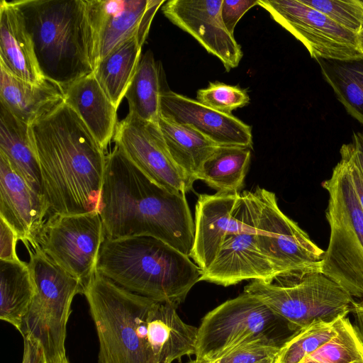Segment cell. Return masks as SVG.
I'll return each instance as SVG.
<instances>
[{
	"label": "cell",
	"instance_id": "obj_3",
	"mask_svg": "<svg viewBox=\"0 0 363 363\" xmlns=\"http://www.w3.org/2000/svg\"><path fill=\"white\" fill-rule=\"evenodd\" d=\"M96 272L131 292L177 308L202 275L190 257L145 235L105 238Z\"/></svg>",
	"mask_w": 363,
	"mask_h": 363
},
{
	"label": "cell",
	"instance_id": "obj_46",
	"mask_svg": "<svg viewBox=\"0 0 363 363\" xmlns=\"http://www.w3.org/2000/svg\"><path fill=\"white\" fill-rule=\"evenodd\" d=\"M353 363H363V361L355 362H353Z\"/></svg>",
	"mask_w": 363,
	"mask_h": 363
},
{
	"label": "cell",
	"instance_id": "obj_25",
	"mask_svg": "<svg viewBox=\"0 0 363 363\" xmlns=\"http://www.w3.org/2000/svg\"><path fill=\"white\" fill-rule=\"evenodd\" d=\"M0 152L6 156L13 169L35 191L44 196L40 169L30 137L29 125L17 118L1 105Z\"/></svg>",
	"mask_w": 363,
	"mask_h": 363
},
{
	"label": "cell",
	"instance_id": "obj_39",
	"mask_svg": "<svg viewBox=\"0 0 363 363\" xmlns=\"http://www.w3.org/2000/svg\"><path fill=\"white\" fill-rule=\"evenodd\" d=\"M24 352L22 363H48L40 342L30 337L24 336Z\"/></svg>",
	"mask_w": 363,
	"mask_h": 363
},
{
	"label": "cell",
	"instance_id": "obj_19",
	"mask_svg": "<svg viewBox=\"0 0 363 363\" xmlns=\"http://www.w3.org/2000/svg\"><path fill=\"white\" fill-rule=\"evenodd\" d=\"M240 192L199 194L195 208L194 241L190 257L201 269L216 258L235 225L234 209Z\"/></svg>",
	"mask_w": 363,
	"mask_h": 363
},
{
	"label": "cell",
	"instance_id": "obj_45",
	"mask_svg": "<svg viewBox=\"0 0 363 363\" xmlns=\"http://www.w3.org/2000/svg\"><path fill=\"white\" fill-rule=\"evenodd\" d=\"M302 363H319V362H315V361H308V362H302Z\"/></svg>",
	"mask_w": 363,
	"mask_h": 363
},
{
	"label": "cell",
	"instance_id": "obj_36",
	"mask_svg": "<svg viewBox=\"0 0 363 363\" xmlns=\"http://www.w3.org/2000/svg\"><path fill=\"white\" fill-rule=\"evenodd\" d=\"M258 5V0H223L220 13L223 22L232 35L238 22L251 8Z\"/></svg>",
	"mask_w": 363,
	"mask_h": 363
},
{
	"label": "cell",
	"instance_id": "obj_23",
	"mask_svg": "<svg viewBox=\"0 0 363 363\" xmlns=\"http://www.w3.org/2000/svg\"><path fill=\"white\" fill-rule=\"evenodd\" d=\"M63 101V89L52 81L30 83L0 67V104L29 125Z\"/></svg>",
	"mask_w": 363,
	"mask_h": 363
},
{
	"label": "cell",
	"instance_id": "obj_5",
	"mask_svg": "<svg viewBox=\"0 0 363 363\" xmlns=\"http://www.w3.org/2000/svg\"><path fill=\"white\" fill-rule=\"evenodd\" d=\"M83 294L99 338V363H157L147 329V315L155 300L96 272L85 284Z\"/></svg>",
	"mask_w": 363,
	"mask_h": 363
},
{
	"label": "cell",
	"instance_id": "obj_43",
	"mask_svg": "<svg viewBox=\"0 0 363 363\" xmlns=\"http://www.w3.org/2000/svg\"><path fill=\"white\" fill-rule=\"evenodd\" d=\"M189 363H209V362L201 361V360L195 359L191 360Z\"/></svg>",
	"mask_w": 363,
	"mask_h": 363
},
{
	"label": "cell",
	"instance_id": "obj_28",
	"mask_svg": "<svg viewBox=\"0 0 363 363\" xmlns=\"http://www.w3.org/2000/svg\"><path fill=\"white\" fill-rule=\"evenodd\" d=\"M315 60L337 99L347 113L363 125V55L349 60Z\"/></svg>",
	"mask_w": 363,
	"mask_h": 363
},
{
	"label": "cell",
	"instance_id": "obj_35",
	"mask_svg": "<svg viewBox=\"0 0 363 363\" xmlns=\"http://www.w3.org/2000/svg\"><path fill=\"white\" fill-rule=\"evenodd\" d=\"M284 344L268 337L245 341L209 363H260L276 359Z\"/></svg>",
	"mask_w": 363,
	"mask_h": 363
},
{
	"label": "cell",
	"instance_id": "obj_24",
	"mask_svg": "<svg viewBox=\"0 0 363 363\" xmlns=\"http://www.w3.org/2000/svg\"><path fill=\"white\" fill-rule=\"evenodd\" d=\"M157 125L170 156L185 177L188 191H191L203 163L220 145L193 128L162 115Z\"/></svg>",
	"mask_w": 363,
	"mask_h": 363
},
{
	"label": "cell",
	"instance_id": "obj_2",
	"mask_svg": "<svg viewBox=\"0 0 363 363\" xmlns=\"http://www.w3.org/2000/svg\"><path fill=\"white\" fill-rule=\"evenodd\" d=\"M98 212L106 238L152 236L190 257L195 228L185 194L155 184L117 145L106 157Z\"/></svg>",
	"mask_w": 363,
	"mask_h": 363
},
{
	"label": "cell",
	"instance_id": "obj_21",
	"mask_svg": "<svg viewBox=\"0 0 363 363\" xmlns=\"http://www.w3.org/2000/svg\"><path fill=\"white\" fill-rule=\"evenodd\" d=\"M177 308L155 300L147 313V337L157 363H172L195 354L198 328L183 322Z\"/></svg>",
	"mask_w": 363,
	"mask_h": 363
},
{
	"label": "cell",
	"instance_id": "obj_41",
	"mask_svg": "<svg viewBox=\"0 0 363 363\" xmlns=\"http://www.w3.org/2000/svg\"><path fill=\"white\" fill-rule=\"evenodd\" d=\"M352 143L354 146L359 167L363 174V130L361 132H354Z\"/></svg>",
	"mask_w": 363,
	"mask_h": 363
},
{
	"label": "cell",
	"instance_id": "obj_7",
	"mask_svg": "<svg viewBox=\"0 0 363 363\" xmlns=\"http://www.w3.org/2000/svg\"><path fill=\"white\" fill-rule=\"evenodd\" d=\"M36 293L19 332L42 345L48 363L67 360L65 337L71 303L84 284L52 260L37 245L26 247Z\"/></svg>",
	"mask_w": 363,
	"mask_h": 363
},
{
	"label": "cell",
	"instance_id": "obj_18",
	"mask_svg": "<svg viewBox=\"0 0 363 363\" xmlns=\"http://www.w3.org/2000/svg\"><path fill=\"white\" fill-rule=\"evenodd\" d=\"M48 213L45 197L35 191L0 152V218L26 247L36 245Z\"/></svg>",
	"mask_w": 363,
	"mask_h": 363
},
{
	"label": "cell",
	"instance_id": "obj_9",
	"mask_svg": "<svg viewBox=\"0 0 363 363\" xmlns=\"http://www.w3.org/2000/svg\"><path fill=\"white\" fill-rule=\"evenodd\" d=\"M294 333L257 296L243 291L209 311L198 328L196 359L212 362L237 345L259 337L284 343Z\"/></svg>",
	"mask_w": 363,
	"mask_h": 363
},
{
	"label": "cell",
	"instance_id": "obj_44",
	"mask_svg": "<svg viewBox=\"0 0 363 363\" xmlns=\"http://www.w3.org/2000/svg\"><path fill=\"white\" fill-rule=\"evenodd\" d=\"M275 362H276V359H268V360L262 362L260 363H275Z\"/></svg>",
	"mask_w": 363,
	"mask_h": 363
},
{
	"label": "cell",
	"instance_id": "obj_20",
	"mask_svg": "<svg viewBox=\"0 0 363 363\" xmlns=\"http://www.w3.org/2000/svg\"><path fill=\"white\" fill-rule=\"evenodd\" d=\"M0 67L30 83L38 84L45 79L23 12L16 1L0 2Z\"/></svg>",
	"mask_w": 363,
	"mask_h": 363
},
{
	"label": "cell",
	"instance_id": "obj_10",
	"mask_svg": "<svg viewBox=\"0 0 363 363\" xmlns=\"http://www.w3.org/2000/svg\"><path fill=\"white\" fill-rule=\"evenodd\" d=\"M259 210L254 191L240 193L234 209V229L226 235L213 263L202 272L201 281L228 286L245 280L269 281L277 275L257 246Z\"/></svg>",
	"mask_w": 363,
	"mask_h": 363
},
{
	"label": "cell",
	"instance_id": "obj_27",
	"mask_svg": "<svg viewBox=\"0 0 363 363\" xmlns=\"http://www.w3.org/2000/svg\"><path fill=\"white\" fill-rule=\"evenodd\" d=\"M145 42L133 38L101 60L94 74L99 84L118 108L134 77Z\"/></svg>",
	"mask_w": 363,
	"mask_h": 363
},
{
	"label": "cell",
	"instance_id": "obj_40",
	"mask_svg": "<svg viewBox=\"0 0 363 363\" xmlns=\"http://www.w3.org/2000/svg\"><path fill=\"white\" fill-rule=\"evenodd\" d=\"M351 312L354 317V327L363 342V298L359 301H354Z\"/></svg>",
	"mask_w": 363,
	"mask_h": 363
},
{
	"label": "cell",
	"instance_id": "obj_31",
	"mask_svg": "<svg viewBox=\"0 0 363 363\" xmlns=\"http://www.w3.org/2000/svg\"><path fill=\"white\" fill-rule=\"evenodd\" d=\"M335 327V336L302 362L353 363L363 361V342L347 315L337 318Z\"/></svg>",
	"mask_w": 363,
	"mask_h": 363
},
{
	"label": "cell",
	"instance_id": "obj_17",
	"mask_svg": "<svg viewBox=\"0 0 363 363\" xmlns=\"http://www.w3.org/2000/svg\"><path fill=\"white\" fill-rule=\"evenodd\" d=\"M160 115L190 126L220 146L252 147V128L232 114L216 111L197 100L163 91Z\"/></svg>",
	"mask_w": 363,
	"mask_h": 363
},
{
	"label": "cell",
	"instance_id": "obj_30",
	"mask_svg": "<svg viewBox=\"0 0 363 363\" xmlns=\"http://www.w3.org/2000/svg\"><path fill=\"white\" fill-rule=\"evenodd\" d=\"M251 158L250 148L219 146L203 163L198 179L217 192H240Z\"/></svg>",
	"mask_w": 363,
	"mask_h": 363
},
{
	"label": "cell",
	"instance_id": "obj_12",
	"mask_svg": "<svg viewBox=\"0 0 363 363\" xmlns=\"http://www.w3.org/2000/svg\"><path fill=\"white\" fill-rule=\"evenodd\" d=\"M104 228L98 211L51 215L45 222L36 245L57 264L84 284L94 275Z\"/></svg>",
	"mask_w": 363,
	"mask_h": 363
},
{
	"label": "cell",
	"instance_id": "obj_4",
	"mask_svg": "<svg viewBox=\"0 0 363 363\" xmlns=\"http://www.w3.org/2000/svg\"><path fill=\"white\" fill-rule=\"evenodd\" d=\"M23 12L44 77L63 89L94 72L86 0H15Z\"/></svg>",
	"mask_w": 363,
	"mask_h": 363
},
{
	"label": "cell",
	"instance_id": "obj_13",
	"mask_svg": "<svg viewBox=\"0 0 363 363\" xmlns=\"http://www.w3.org/2000/svg\"><path fill=\"white\" fill-rule=\"evenodd\" d=\"M258 5L301 41L314 59L349 60L363 55L357 34L301 0H258Z\"/></svg>",
	"mask_w": 363,
	"mask_h": 363
},
{
	"label": "cell",
	"instance_id": "obj_14",
	"mask_svg": "<svg viewBox=\"0 0 363 363\" xmlns=\"http://www.w3.org/2000/svg\"><path fill=\"white\" fill-rule=\"evenodd\" d=\"M113 139L128 160L155 184L173 193L188 191L185 177L170 156L157 123L128 113L117 123Z\"/></svg>",
	"mask_w": 363,
	"mask_h": 363
},
{
	"label": "cell",
	"instance_id": "obj_34",
	"mask_svg": "<svg viewBox=\"0 0 363 363\" xmlns=\"http://www.w3.org/2000/svg\"><path fill=\"white\" fill-rule=\"evenodd\" d=\"M196 99L203 105L228 114L250 101L245 90L220 82L210 83L208 87L199 89Z\"/></svg>",
	"mask_w": 363,
	"mask_h": 363
},
{
	"label": "cell",
	"instance_id": "obj_48",
	"mask_svg": "<svg viewBox=\"0 0 363 363\" xmlns=\"http://www.w3.org/2000/svg\"><path fill=\"white\" fill-rule=\"evenodd\" d=\"M363 1V0H362Z\"/></svg>",
	"mask_w": 363,
	"mask_h": 363
},
{
	"label": "cell",
	"instance_id": "obj_6",
	"mask_svg": "<svg viewBox=\"0 0 363 363\" xmlns=\"http://www.w3.org/2000/svg\"><path fill=\"white\" fill-rule=\"evenodd\" d=\"M322 186L329 194L330 234L321 272L352 297L363 298V209L343 157Z\"/></svg>",
	"mask_w": 363,
	"mask_h": 363
},
{
	"label": "cell",
	"instance_id": "obj_1",
	"mask_svg": "<svg viewBox=\"0 0 363 363\" xmlns=\"http://www.w3.org/2000/svg\"><path fill=\"white\" fill-rule=\"evenodd\" d=\"M29 133L50 213L98 211L106 155L75 111L63 101Z\"/></svg>",
	"mask_w": 363,
	"mask_h": 363
},
{
	"label": "cell",
	"instance_id": "obj_32",
	"mask_svg": "<svg viewBox=\"0 0 363 363\" xmlns=\"http://www.w3.org/2000/svg\"><path fill=\"white\" fill-rule=\"evenodd\" d=\"M335 334V320L317 321L300 329L281 346L275 363H301Z\"/></svg>",
	"mask_w": 363,
	"mask_h": 363
},
{
	"label": "cell",
	"instance_id": "obj_47",
	"mask_svg": "<svg viewBox=\"0 0 363 363\" xmlns=\"http://www.w3.org/2000/svg\"><path fill=\"white\" fill-rule=\"evenodd\" d=\"M62 363H69V362H68V360H67V361H65V362H64Z\"/></svg>",
	"mask_w": 363,
	"mask_h": 363
},
{
	"label": "cell",
	"instance_id": "obj_37",
	"mask_svg": "<svg viewBox=\"0 0 363 363\" xmlns=\"http://www.w3.org/2000/svg\"><path fill=\"white\" fill-rule=\"evenodd\" d=\"M340 152L348 163L355 191L363 209V174L357 162L354 144L350 143L342 145Z\"/></svg>",
	"mask_w": 363,
	"mask_h": 363
},
{
	"label": "cell",
	"instance_id": "obj_42",
	"mask_svg": "<svg viewBox=\"0 0 363 363\" xmlns=\"http://www.w3.org/2000/svg\"><path fill=\"white\" fill-rule=\"evenodd\" d=\"M358 47L363 54V29L357 34Z\"/></svg>",
	"mask_w": 363,
	"mask_h": 363
},
{
	"label": "cell",
	"instance_id": "obj_38",
	"mask_svg": "<svg viewBox=\"0 0 363 363\" xmlns=\"http://www.w3.org/2000/svg\"><path fill=\"white\" fill-rule=\"evenodd\" d=\"M1 250L0 260L14 261L19 259L16 253L18 237L13 229L0 218Z\"/></svg>",
	"mask_w": 363,
	"mask_h": 363
},
{
	"label": "cell",
	"instance_id": "obj_26",
	"mask_svg": "<svg viewBox=\"0 0 363 363\" xmlns=\"http://www.w3.org/2000/svg\"><path fill=\"white\" fill-rule=\"evenodd\" d=\"M0 318L21 330L36 293L28 264L0 260Z\"/></svg>",
	"mask_w": 363,
	"mask_h": 363
},
{
	"label": "cell",
	"instance_id": "obj_22",
	"mask_svg": "<svg viewBox=\"0 0 363 363\" xmlns=\"http://www.w3.org/2000/svg\"><path fill=\"white\" fill-rule=\"evenodd\" d=\"M64 101L81 118L104 150L113 138L117 108L109 99L94 72L64 89Z\"/></svg>",
	"mask_w": 363,
	"mask_h": 363
},
{
	"label": "cell",
	"instance_id": "obj_16",
	"mask_svg": "<svg viewBox=\"0 0 363 363\" xmlns=\"http://www.w3.org/2000/svg\"><path fill=\"white\" fill-rule=\"evenodd\" d=\"M223 0H169L162 6L163 14L188 33L206 50L218 57L227 71L239 65L242 51L228 32L221 17Z\"/></svg>",
	"mask_w": 363,
	"mask_h": 363
},
{
	"label": "cell",
	"instance_id": "obj_29",
	"mask_svg": "<svg viewBox=\"0 0 363 363\" xmlns=\"http://www.w3.org/2000/svg\"><path fill=\"white\" fill-rule=\"evenodd\" d=\"M160 68L151 50L142 55L134 77L125 94L128 114L157 123L160 116Z\"/></svg>",
	"mask_w": 363,
	"mask_h": 363
},
{
	"label": "cell",
	"instance_id": "obj_15",
	"mask_svg": "<svg viewBox=\"0 0 363 363\" xmlns=\"http://www.w3.org/2000/svg\"><path fill=\"white\" fill-rule=\"evenodd\" d=\"M164 0H86L92 31L95 67L127 40L145 41L158 9Z\"/></svg>",
	"mask_w": 363,
	"mask_h": 363
},
{
	"label": "cell",
	"instance_id": "obj_33",
	"mask_svg": "<svg viewBox=\"0 0 363 363\" xmlns=\"http://www.w3.org/2000/svg\"><path fill=\"white\" fill-rule=\"evenodd\" d=\"M337 24L358 34L363 29L362 0H301Z\"/></svg>",
	"mask_w": 363,
	"mask_h": 363
},
{
	"label": "cell",
	"instance_id": "obj_8",
	"mask_svg": "<svg viewBox=\"0 0 363 363\" xmlns=\"http://www.w3.org/2000/svg\"><path fill=\"white\" fill-rule=\"evenodd\" d=\"M252 294L296 332L315 322H332L351 312L353 297L321 272L278 274L269 281L253 280Z\"/></svg>",
	"mask_w": 363,
	"mask_h": 363
},
{
	"label": "cell",
	"instance_id": "obj_11",
	"mask_svg": "<svg viewBox=\"0 0 363 363\" xmlns=\"http://www.w3.org/2000/svg\"><path fill=\"white\" fill-rule=\"evenodd\" d=\"M254 192L259 207L257 246L276 274L321 272L325 251L281 211L273 192L261 187Z\"/></svg>",
	"mask_w": 363,
	"mask_h": 363
}]
</instances>
